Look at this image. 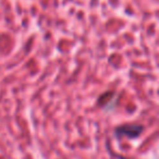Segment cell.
<instances>
[{
    "label": "cell",
    "instance_id": "obj_1",
    "mask_svg": "<svg viewBox=\"0 0 159 159\" xmlns=\"http://www.w3.org/2000/svg\"><path fill=\"white\" fill-rule=\"evenodd\" d=\"M116 132L119 135H125L129 137H136L142 132L141 125H124L121 128H118Z\"/></svg>",
    "mask_w": 159,
    "mask_h": 159
}]
</instances>
